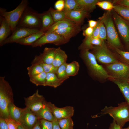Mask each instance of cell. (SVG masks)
Segmentation results:
<instances>
[{
	"label": "cell",
	"mask_w": 129,
	"mask_h": 129,
	"mask_svg": "<svg viewBox=\"0 0 129 129\" xmlns=\"http://www.w3.org/2000/svg\"><path fill=\"white\" fill-rule=\"evenodd\" d=\"M89 50H81V56L91 75L100 81L111 79L105 69L98 63L94 55Z\"/></svg>",
	"instance_id": "obj_1"
},
{
	"label": "cell",
	"mask_w": 129,
	"mask_h": 129,
	"mask_svg": "<svg viewBox=\"0 0 129 129\" xmlns=\"http://www.w3.org/2000/svg\"><path fill=\"white\" fill-rule=\"evenodd\" d=\"M5 76L0 77V118L4 119L9 118L8 107L14 103L12 88Z\"/></svg>",
	"instance_id": "obj_2"
},
{
	"label": "cell",
	"mask_w": 129,
	"mask_h": 129,
	"mask_svg": "<svg viewBox=\"0 0 129 129\" xmlns=\"http://www.w3.org/2000/svg\"><path fill=\"white\" fill-rule=\"evenodd\" d=\"M100 113L109 114L121 128L129 121V105L126 102L119 104L116 107L105 106L101 110Z\"/></svg>",
	"instance_id": "obj_3"
},
{
	"label": "cell",
	"mask_w": 129,
	"mask_h": 129,
	"mask_svg": "<svg viewBox=\"0 0 129 129\" xmlns=\"http://www.w3.org/2000/svg\"><path fill=\"white\" fill-rule=\"evenodd\" d=\"M28 3L27 0H23L15 9L9 12L0 8V16L6 21L12 32L17 27L25 10L28 6Z\"/></svg>",
	"instance_id": "obj_4"
},
{
	"label": "cell",
	"mask_w": 129,
	"mask_h": 129,
	"mask_svg": "<svg viewBox=\"0 0 129 129\" xmlns=\"http://www.w3.org/2000/svg\"><path fill=\"white\" fill-rule=\"evenodd\" d=\"M105 68L111 77L110 79L127 81L129 78V65L119 60L106 64Z\"/></svg>",
	"instance_id": "obj_5"
},
{
	"label": "cell",
	"mask_w": 129,
	"mask_h": 129,
	"mask_svg": "<svg viewBox=\"0 0 129 129\" xmlns=\"http://www.w3.org/2000/svg\"><path fill=\"white\" fill-rule=\"evenodd\" d=\"M41 27L40 14L27 6L25 10L17 27H24L40 30Z\"/></svg>",
	"instance_id": "obj_6"
},
{
	"label": "cell",
	"mask_w": 129,
	"mask_h": 129,
	"mask_svg": "<svg viewBox=\"0 0 129 129\" xmlns=\"http://www.w3.org/2000/svg\"><path fill=\"white\" fill-rule=\"evenodd\" d=\"M96 60L105 64H111L119 61L109 49L104 41L101 46H94L91 49Z\"/></svg>",
	"instance_id": "obj_7"
},
{
	"label": "cell",
	"mask_w": 129,
	"mask_h": 129,
	"mask_svg": "<svg viewBox=\"0 0 129 129\" xmlns=\"http://www.w3.org/2000/svg\"><path fill=\"white\" fill-rule=\"evenodd\" d=\"M111 12L110 11H109L104 22L106 30L107 39L111 47L121 49L122 45L114 26Z\"/></svg>",
	"instance_id": "obj_8"
},
{
	"label": "cell",
	"mask_w": 129,
	"mask_h": 129,
	"mask_svg": "<svg viewBox=\"0 0 129 129\" xmlns=\"http://www.w3.org/2000/svg\"><path fill=\"white\" fill-rule=\"evenodd\" d=\"M26 107L35 114L44 108L47 105V102L43 96L40 95L37 89L32 95L24 97Z\"/></svg>",
	"instance_id": "obj_9"
},
{
	"label": "cell",
	"mask_w": 129,
	"mask_h": 129,
	"mask_svg": "<svg viewBox=\"0 0 129 129\" xmlns=\"http://www.w3.org/2000/svg\"><path fill=\"white\" fill-rule=\"evenodd\" d=\"M68 41L60 35L52 32L45 33L32 43L33 47L41 46L47 44L59 46L65 44Z\"/></svg>",
	"instance_id": "obj_10"
},
{
	"label": "cell",
	"mask_w": 129,
	"mask_h": 129,
	"mask_svg": "<svg viewBox=\"0 0 129 129\" xmlns=\"http://www.w3.org/2000/svg\"><path fill=\"white\" fill-rule=\"evenodd\" d=\"M112 12L113 17L119 34L129 48V21L123 18L114 11Z\"/></svg>",
	"instance_id": "obj_11"
},
{
	"label": "cell",
	"mask_w": 129,
	"mask_h": 129,
	"mask_svg": "<svg viewBox=\"0 0 129 129\" xmlns=\"http://www.w3.org/2000/svg\"><path fill=\"white\" fill-rule=\"evenodd\" d=\"M40 31L38 29L22 27H17L12 32V34L5 40L0 46H2L6 44L16 43L20 39Z\"/></svg>",
	"instance_id": "obj_12"
},
{
	"label": "cell",
	"mask_w": 129,
	"mask_h": 129,
	"mask_svg": "<svg viewBox=\"0 0 129 129\" xmlns=\"http://www.w3.org/2000/svg\"><path fill=\"white\" fill-rule=\"evenodd\" d=\"M47 105L57 120L71 118L73 115L74 109L72 106H68L59 108L50 102H47Z\"/></svg>",
	"instance_id": "obj_13"
},
{
	"label": "cell",
	"mask_w": 129,
	"mask_h": 129,
	"mask_svg": "<svg viewBox=\"0 0 129 129\" xmlns=\"http://www.w3.org/2000/svg\"><path fill=\"white\" fill-rule=\"evenodd\" d=\"M38 120L35 114L29 108H24L20 120V123L26 129H32Z\"/></svg>",
	"instance_id": "obj_14"
},
{
	"label": "cell",
	"mask_w": 129,
	"mask_h": 129,
	"mask_svg": "<svg viewBox=\"0 0 129 129\" xmlns=\"http://www.w3.org/2000/svg\"><path fill=\"white\" fill-rule=\"evenodd\" d=\"M55 48L46 47L43 52L39 55H36L31 63V64L38 62L52 64L54 58Z\"/></svg>",
	"instance_id": "obj_15"
},
{
	"label": "cell",
	"mask_w": 129,
	"mask_h": 129,
	"mask_svg": "<svg viewBox=\"0 0 129 129\" xmlns=\"http://www.w3.org/2000/svg\"><path fill=\"white\" fill-rule=\"evenodd\" d=\"M65 13L67 18L80 26L84 19L88 16L89 13L81 8L75 9Z\"/></svg>",
	"instance_id": "obj_16"
},
{
	"label": "cell",
	"mask_w": 129,
	"mask_h": 129,
	"mask_svg": "<svg viewBox=\"0 0 129 129\" xmlns=\"http://www.w3.org/2000/svg\"><path fill=\"white\" fill-rule=\"evenodd\" d=\"M81 30L80 26L77 25L63 29L57 30L52 32L61 36L69 41L71 38L76 35Z\"/></svg>",
	"instance_id": "obj_17"
},
{
	"label": "cell",
	"mask_w": 129,
	"mask_h": 129,
	"mask_svg": "<svg viewBox=\"0 0 129 129\" xmlns=\"http://www.w3.org/2000/svg\"><path fill=\"white\" fill-rule=\"evenodd\" d=\"M77 25L74 21L66 18L54 23L45 33H51L57 30L63 29Z\"/></svg>",
	"instance_id": "obj_18"
},
{
	"label": "cell",
	"mask_w": 129,
	"mask_h": 129,
	"mask_svg": "<svg viewBox=\"0 0 129 129\" xmlns=\"http://www.w3.org/2000/svg\"><path fill=\"white\" fill-rule=\"evenodd\" d=\"M40 18L41 27L40 30L45 33L54 22L49 10L40 14Z\"/></svg>",
	"instance_id": "obj_19"
},
{
	"label": "cell",
	"mask_w": 129,
	"mask_h": 129,
	"mask_svg": "<svg viewBox=\"0 0 129 129\" xmlns=\"http://www.w3.org/2000/svg\"><path fill=\"white\" fill-rule=\"evenodd\" d=\"M67 56L64 51L60 47L55 48L54 58L52 64L55 67H59L66 62Z\"/></svg>",
	"instance_id": "obj_20"
},
{
	"label": "cell",
	"mask_w": 129,
	"mask_h": 129,
	"mask_svg": "<svg viewBox=\"0 0 129 129\" xmlns=\"http://www.w3.org/2000/svg\"><path fill=\"white\" fill-rule=\"evenodd\" d=\"M45 33L40 31L39 32L31 34L17 41L16 43L24 45H31Z\"/></svg>",
	"instance_id": "obj_21"
},
{
	"label": "cell",
	"mask_w": 129,
	"mask_h": 129,
	"mask_svg": "<svg viewBox=\"0 0 129 129\" xmlns=\"http://www.w3.org/2000/svg\"><path fill=\"white\" fill-rule=\"evenodd\" d=\"M8 108L9 118L20 123V118L24 108L18 107L15 105L14 103H10Z\"/></svg>",
	"instance_id": "obj_22"
},
{
	"label": "cell",
	"mask_w": 129,
	"mask_h": 129,
	"mask_svg": "<svg viewBox=\"0 0 129 129\" xmlns=\"http://www.w3.org/2000/svg\"><path fill=\"white\" fill-rule=\"evenodd\" d=\"M0 45L7 38L11 31V28L6 21L0 16Z\"/></svg>",
	"instance_id": "obj_23"
},
{
	"label": "cell",
	"mask_w": 129,
	"mask_h": 129,
	"mask_svg": "<svg viewBox=\"0 0 129 129\" xmlns=\"http://www.w3.org/2000/svg\"><path fill=\"white\" fill-rule=\"evenodd\" d=\"M111 81L117 85L129 105V85L126 81H122L114 79Z\"/></svg>",
	"instance_id": "obj_24"
},
{
	"label": "cell",
	"mask_w": 129,
	"mask_h": 129,
	"mask_svg": "<svg viewBox=\"0 0 129 129\" xmlns=\"http://www.w3.org/2000/svg\"><path fill=\"white\" fill-rule=\"evenodd\" d=\"M64 81L58 78L55 74L47 73L44 86H49L56 88L60 85Z\"/></svg>",
	"instance_id": "obj_25"
},
{
	"label": "cell",
	"mask_w": 129,
	"mask_h": 129,
	"mask_svg": "<svg viewBox=\"0 0 129 129\" xmlns=\"http://www.w3.org/2000/svg\"><path fill=\"white\" fill-rule=\"evenodd\" d=\"M99 38H95L92 36L86 37L81 46L83 49H91L94 46H101L103 41Z\"/></svg>",
	"instance_id": "obj_26"
},
{
	"label": "cell",
	"mask_w": 129,
	"mask_h": 129,
	"mask_svg": "<svg viewBox=\"0 0 129 129\" xmlns=\"http://www.w3.org/2000/svg\"><path fill=\"white\" fill-rule=\"evenodd\" d=\"M35 114L37 117L38 120L43 119L53 122L56 119L47 105Z\"/></svg>",
	"instance_id": "obj_27"
},
{
	"label": "cell",
	"mask_w": 129,
	"mask_h": 129,
	"mask_svg": "<svg viewBox=\"0 0 129 129\" xmlns=\"http://www.w3.org/2000/svg\"><path fill=\"white\" fill-rule=\"evenodd\" d=\"M81 8L89 13L91 12L96 8V3L99 0H76Z\"/></svg>",
	"instance_id": "obj_28"
},
{
	"label": "cell",
	"mask_w": 129,
	"mask_h": 129,
	"mask_svg": "<svg viewBox=\"0 0 129 129\" xmlns=\"http://www.w3.org/2000/svg\"><path fill=\"white\" fill-rule=\"evenodd\" d=\"M114 11L124 19L129 21V8L121 5H114Z\"/></svg>",
	"instance_id": "obj_29"
},
{
	"label": "cell",
	"mask_w": 129,
	"mask_h": 129,
	"mask_svg": "<svg viewBox=\"0 0 129 129\" xmlns=\"http://www.w3.org/2000/svg\"><path fill=\"white\" fill-rule=\"evenodd\" d=\"M79 65L78 63L74 61L71 63H67L66 67V72L67 75L74 76L76 75L78 72Z\"/></svg>",
	"instance_id": "obj_30"
},
{
	"label": "cell",
	"mask_w": 129,
	"mask_h": 129,
	"mask_svg": "<svg viewBox=\"0 0 129 129\" xmlns=\"http://www.w3.org/2000/svg\"><path fill=\"white\" fill-rule=\"evenodd\" d=\"M47 73L43 72L38 75L29 77L31 82L37 86H44L46 81Z\"/></svg>",
	"instance_id": "obj_31"
},
{
	"label": "cell",
	"mask_w": 129,
	"mask_h": 129,
	"mask_svg": "<svg viewBox=\"0 0 129 129\" xmlns=\"http://www.w3.org/2000/svg\"><path fill=\"white\" fill-rule=\"evenodd\" d=\"M28 74L29 77L38 75L44 72L43 69L39 64L35 63L27 68Z\"/></svg>",
	"instance_id": "obj_32"
},
{
	"label": "cell",
	"mask_w": 129,
	"mask_h": 129,
	"mask_svg": "<svg viewBox=\"0 0 129 129\" xmlns=\"http://www.w3.org/2000/svg\"><path fill=\"white\" fill-rule=\"evenodd\" d=\"M54 23L66 18L65 13L62 11H58L50 7L49 10Z\"/></svg>",
	"instance_id": "obj_33"
},
{
	"label": "cell",
	"mask_w": 129,
	"mask_h": 129,
	"mask_svg": "<svg viewBox=\"0 0 129 129\" xmlns=\"http://www.w3.org/2000/svg\"><path fill=\"white\" fill-rule=\"evenodd\" d=\"M111 47L118 54L119 60L129 65V52L124 51L114 47Z\"/></svg>",
	"instance_id": "obj_34"
},
{
	"label": "cell",
	"mask_w": 129,
	"mask_h": 129,
	"mask_svg": "<svg viewBox=\"0 0 129 129\" xmlns=\"http://www.w3.org/2000/svg\"><path fill=\"white\" fill-rule=\"evenodd\" d=\"M61 129H73V122L71 118L57 120Z\"/></svg>",
	"instance_id": "obj_35"
},
{
	"label": "cell",
	"mask_w": 129,
	"mask_h": 129,
	"mask_svg": "<svg viewBox=\"0 0 129 129\" xmlns=\"http://www.w3.org/2000/svg\"><path fill=\"white\" fill-rule=\"evenodd\" d=\"M81 8L76 0H65L63 10L65 13L74 9Z\"/></svg>",
	"instance_id": "obj_36"
},
{
	"label": "cell",
	"mask_w": 129,
	"mask_h": 129,
	"mask_svg": "<svg viewBox=\"0 0 129 129\" xmlns=\"http://www.w3.org/2000/svg\"><path fill=\"white\" fill-rule=\"evenodd\" d=\"M66 62L58 67L56 75L59 78L65 81L69 78L67 75L66 72Z\"/></svg>",
	"instance_id": "obj_37"
},
{
	"label": "cell",
	"mask_w": 129,
	"mask_h": 129,
	"mask_svg": "<svg viewBox=\"0 0 129 129\" xmlns=\"http://www.w3.org/2000/svg\"><path fill=\"white\" fill-rule=\"evenodd\" d=\"M36 63L40 65L43 67L44 72L46 73H51L56 74L58 68L55 67L52 64H47L42 62Z\"/></svg>",
	"instance_id": "obj_38"
},
{
	"label": "cell",
	"mask_w": 129,
	"mask_h": 129,
	"mask_svg": "<svg viewBox=\"0 0 129 129\" xmlns=\"http://www.w3.org/2000/svg\"><path fill=\"white\" fill-rule=\"evenodd\" d=\"M97 5L101 8L106 10L110 11L113 9L114 5L110 2L107 1H100L96 3Z\"/></svg>",
	"instance_id": "obj_39"
},
{
	"label": "cell",
	"mask_w": 129,
	"mask_h": 129,
	"mask_svg": "<svg viewBox=\"0 0 129 129\" xmlns=\"http://www.w3.org/2000/svg\"><path fill=\"white\" fill-rule=\"evenodd\" d=\"M5 119L7 124L8 129H18V125L20 123L16 122L10 118Z\"/></svg>",
	"instance_id": "obj_40"
},
{
	"label": "cell",
	"mask_w": 129,
	"mask_h": 129,
	"mask_svg": "<svg viewBox=\"0 0 129 129\" xmlns=\"http://www.w3.org/2000/svg\"><path fill=\"white\" fill-rule=\"evenodd\" d=\"M39 120L41 129H53L52 122L43 119Z\"/></svg>",
	"instance_id": "obj_41"
},
{
	"label": "cell",
	"mask_w": 129,
	"mask_h": 129,
	"mask_svg": "<svg viewBox=\"0 0 129 129\" xmlns=\"http://www.w3.org/2000/svg\"><path fill=\"white\" fill-rule=\"evenodd\" d=\"M99 37L102 41H104L107 39L106 30L104 22H102L100 25Z\"/></svg>",
	"instance_id": "obj_42"
},
{
	"label": "cell",
	"mask_w": 129,
	"mask_h": 129,
	"mask_svg": "<svg viewBox=\"0 0 129 129\" xmlns=\"http://www.w3.org/2000/svg\"><path fill=\"white\" fill-rule=\"evenodd\" d=\"M64 6V0H59L55 3L54 6L56 10L58 11H63Z\"/></svg>",
	"instance_id": "obj_43"
},
{
	"label": "cell",
	"mask_w": 129,
	"mask_h": 129,
	"mask_svg": "<svg viewBox=\"0 0 129 129\" xmlns=\"http://www.w3.org/2000/svg\"><path fill=\"white\" fill-rule=\"evenodd\" d=\"M94 30V28H93L89 27L83 31V35L85 37H92Z\"/></svg>",
	"instance_id": "obj_44"
},
{
	"label": "cell",
	"mask_w": 129,
	"mask_h": 129,
	"mask_svg": "<svg viewBox=\"0 0 129 129\" xmlns=\"http://www.w3.org/2000/svg\"><path fill=\"white\" fill-rule=\"evenodd\" d=\"M113 3L129 8V0H114Z\"/></svg>",
	"instance_id": "obj_45"
},
{
	"label": "cell",
	"mask_w": 129,
	"mask_h": 129,
	"mask_svg": "<svg viewBox=\"0 0 129 129\" xmlns=\"http://www.w3.org/2000/svg\"><path fill=\"white\" fill-rule=\"evenodd\" d=\"M0 129H8L7 124L5 119L0 118Z\"/></svg>",
	"instance_id": "obj_46"
},
{
	"label": "cell",
	"mask_w": 129,
	"mask_h": 129,
	"mask_svg": "<svg viewBox=\"0 0 129 129\" xmlns=\"http://www.w3.org/2000/svg\"><path fill=\"white\" fill-rule=\"evenodd\" d=\"M109 129H122V128L117 124L113 120L111 124Z\"/></svg>",
	"instance_id": "obj_47"
},
{
	"label": "cell",
	"mask_w": 129,
	"mask_h": 129,
	"mask_svg": "<svg viewBox=\"0 0 129 129\" xmlns=\"http://www.w3.org/2000/svg\"><path fill=\"white\" fill-rule=\"evenodd\" d=\"M89 27L94 28L97 25V21L93 20H89L88 21Z\"/></svg>",
	"instance_id": "obj_48"
},
{
	"label": "cell",
	"mask_w": 129,
	"mask_h": 129,
	"mask_svg": "<svg viewBox=\"0 0 129 129\" xmlns=\"http://www.w3.org/2000/svg\"><path fill=\"white\" fill-rule=\"evenodd\" d=\"M52 122L53 129H61L59 125L57 120L56 119Z\"/></svg>",
	"instance_id": "obj_49"
},
{
	"label": "cell",
	"mask_w": 129,
	"mask_h": 129,
	"mask_svg": "<svg viewBox=\"0 0 129 129\" xmlns=\"http://www.w3.org/2000/svg\"><path fill=\"white\" fill-rule=\"evenodd\" d=\"M32 129H41L40 126L39 120L38 121Z\"/></svg>",
	"instance_id": "obj_50"
},
{
	"label": "cell",
	"mask_w": 129,
	"mask_h": 129,
	"mask_svg": "<svg viewBox=\"0 0 129 129\" xmlns=\"http://www.w3.org/2000/svg\"><path fill=\"white\" fill-rule=\"evenodd\" d=\"M18 129H26L23 127L20 124L19 125Z\"/></svg>",
	"instance_id": "obj_51"
},
{
	"label": "cell",
	"mask_w": 129,
	"mask_h": 129,
	"mask_svg": "<svg viewBox=\"0 0 129 129\" xmlns=\"http://www.w3.org/2000/svg\"><path fill=\"white\" fill-rule=\"evenodd\" d=\"M127 82H128L129 85V78L128 80H127Z\"/></svg>",
	"instance_id": "obj_52"
}]
</instances>
